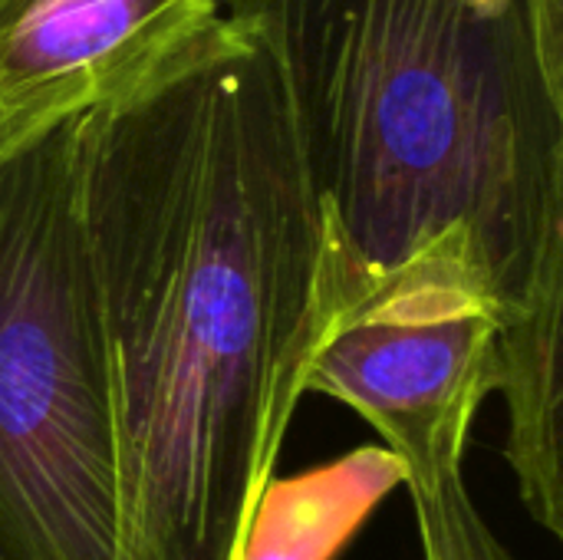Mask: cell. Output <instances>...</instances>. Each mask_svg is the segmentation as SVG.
I'll return each instance as SVG.
<instances>
[{
  "instance_id": "8",
  "label": "cell",
  "mask_w": 563,
  "mask_h": 560,
  "mask_svg": "<svg viewBox=\"0 0 563 560\" xmlns=\"http://www.w3.org/2000/svg\"><path fill=\"white\" fill-rule=\"evenodd\" d=\"M534 3V17L544 36L558 40L563 33V0H531Z\"/></svg>"
},
{
  "instance_id": "5",
  "label": "cell",
  "mask_w": 563,
  "mask_h": 560,
  "mask_svg": "<svg viewBox=\"0 0 563 560\" xmlns=\"http://www.w3.org/2000/svg\"><path fill=\"white\" fill-rule=\"evenodd\" d=\"M224 0H0V155L175 66Z\"/></svg>"
},
{
  "instance_id": "4",
  "label": "cell",
  "mask_w": 563,
  "mask_h": 560,
  "mask_svg": "<svg viewBox=\"0 0 563 560\" xmlns=\"http://www.w3.org/2000/svg\"><path fill=\"white\" fill-rule=\"evenodd\" d=\"M501 373L505 323L488 281L468 261L442 257L356 297L323 330L303 396L366 419L412 485L465 469L475 416Z\"/></svg>"
},
{
  "instance_id": "1",
  "label": "cell",
  "mask_w": 563,
  "mask_h": 560,
  "mask_svg": "<svg viewBox=\"0 0 563 560\" xmlns=\"http://www.w3.org/2000/svg\"><path fill=\"white\" fill-rule=\"evenodd\" d=\"M119 560H238L323 333V228L277 69L224 13L79 116Z\"/></svg>"
},
{
  "instance_id": "9",
  "label": "cell",
  "mask_w": 563,
  "mask_h": 560,
  "mask_svg": "<svg viewBox=\"0 0 563 560\" xmlns=\"http://www.w3.org/2000/svg\"><path fill=\"white\" fill-rule=\"evenodd\" d=\"M224 3H228V0H224Z\"/></svg>"
},
{
  "instance_id": "2",
  "label": "cell",
  "mask_w": 563,
  "mask_h": 560,
  "mask_svg": "<svg viewBox=\"0 0 563 560\" xmlns=\"http://www.w3.org/2000/svg\"><path fill=\"white\" fill-rule=\"evenodd\" d=\"M284 86L323 228V330L442 257L505 323V459L563 535V66L531 0H228ZM323 337V333H320Z\"/></svg>"
},
{
  "instance_id": "3",
  "label": "cell",
  "mask_w": 563,
  "mask_h": 560,
  "mask_svg": "<svg viewBox=\"0 0 563 560\" xmlns=\"http://www.w3.org/2000/svg\"><path fill=\"white\" fill-rule=\"evenodd\" d=\"M0 560H119L79 116L0 155Z\"/></svg>"
},
{
  "instance_id": "6",
  "label": "cell",
  "mask_w": 563,
  "mask_h": 560,
  "mask_svg": "<svg viewBox=\"0 0 563 560\" xmlns=\"http://www.w3.org/2000/svg\"><path fill=\"white\" fill-rule=\"evenodd\" d=\"M399 485L402 465L379 442L300 475H274L238 560H336Z\"/></svg>"
},
{
  "instance_id": "7",
  "label": "cell",
  "mask_w": 563,
  "mask_h": 560,
  "mask_svg": "<svg viewBox=\"0 0 563 560\" xmlns=\"http://www.w3.org/2000/svg\"><path fill=\"white\" fill-rule=\"evenodd\" d=\"M406 488L412 495L422 560H525L478 512L465 485V469H449Z\"/></svg>"
}]
</instances>
